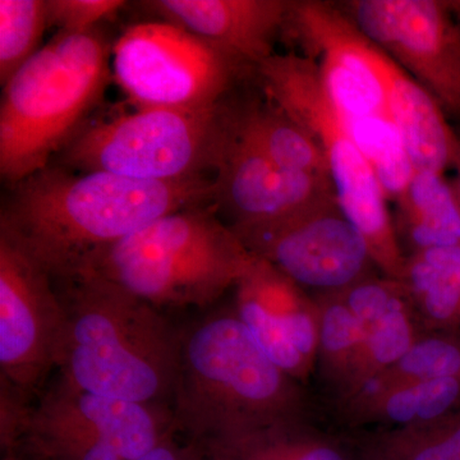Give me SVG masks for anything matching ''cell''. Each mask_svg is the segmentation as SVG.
I'll use <instances>...</instances> for the list:
<instances>
[{
  "label": "cell",
  "mask_w": 460,
  "mask_h": 460,
  "mask_svg": "<svg viewBox=\"0 0 460 460\" xmlns=\"http://www.w3.org/2000/svg\"><path fill=\"white\" fill-rule=\"evenodd\" d=\"M0 232L56 281L165 215L214 201V181H145L107 172L48 168L13 184Z\"/></svg>",
  "instance_id": "cell-1"
},
{
  "label": "cell",
  "mask_w": 460,
  "mask_h": 460,
  "mask_svg": "<svg viewBox=\"0 0 460 460\" xmlns=\"http://www.w3.org/2000/svg\"><path fill=\"white\" fill-rule=\"evenodd\" d=\"M58 283L65 310L58 376L93 394L168 405L181 332L155 305L93 272Z\"/></svg>",
  "instance_id": "cell-2"
},
{
  "label": "cell",
  "mask_w": 460,
  "mask_h": 460,
  "mask_svg": "<svg viewBox=\"0 0 460 460\" xmlns=\"http://www.w3.org/2000/svg\"><path fill=\"white\" fill-rule=\"evenodd\" d=\"M172 411L177 432L201 445L314 413L304 385L263 353L233 305L181 332Z\"/></svg>",
  "instance_id": "cell-3"
},
{
  "label": "cell",
  "mask_w": 460,
  "mask_h": 460,
  "mask_svg": "<svg viewBox=\"0 0 460 460\" xmlns=\"http://www.w3.org/2000/svg\"><path fill=\"white\" fill-rule=\"evenodd\" d=\"M113 45L99 27L58 32L3 86L0 172L12 186L48 168L84 129L111 77Z\"/></svg>",
  "instance_id": "cell-4"
},
{
  "label": "cell",
  "mask_w": 460,
  "mask_h": 460,
  "mask_svg": "<svg viewBox=\"0 0 460 460\" xmlns=\"http://www.w3.org/2000/svg\"><path fill=\"white\" fill-rule=\"evenodd\" d=\"M214 208L165 215L100 251L77 274L93 272L159 310L208 307L235 289L255 260Z\"/></svg>",
  "instance_id": "cell-5"
},
{
  "label": "cell",
  "mask_w": 460,
  "mask_h": 460,
  "mask_svg": "<svg viewBox=\"0 0 460 460\" xmlns=\"http://www.w3.org/2000/svg\"><path fill=\"white\" fill-rule=\"evenodd\" d=\"M256 72L266 98L319 146L328 163L339 205L365 238L377 271L402 281L407 253L396 233L389 201L317 66L302 54H274Z\"/></svg>",
  "instance_id": "cell-6"
},
{
  "label": "cell",
  "mask_w": 460,
  "mask_h": 460,
  "mask_svg": "<svg viewBox=\"0 0 460 460\" xmlns=\"http://www.w3.org/2000/svg\"><path fill=\"white\" fill-rule=\"evenodd\" d=\"M226 133L224 105L142 108L84 128L60 155L65 168L145 181H181L215 169Z\"/></svg>",
  "instance_id": "cell-7"
},
{
  "label": "cell",
  "mask_w": 460,
  "mask_h": 460,
  "mask_svg": "<svg viewBox=\"0 0 460 460\" xmlns=\"http://www.w3.org/2000/svg\"><path fill=\"white\" fill-rule=\"evenodd\" d=\"M175 434L168 405L93 394L58 376L33 402L20 450L38 460H132Z\"/></svg>",
  "instance_id": "cell-8"
},
{
  "label": "cell",
  "mask_w": 460,
  "mask_h": 460,
  "mask_svg": "<svg viewBox=\"0 0 460 460\" xmlns=\"http://www.w3.org/2000/svg\"><path fill=\"white\" fill-rule=\"evenodd\" d=\"M244 68L219 48L169 22L129 27L111 56L115 83L137 109L217 107Z\"/></svg>",
  "instance_id": "cell-9"
},
{
  "label": "cell",
  "mask_w": 460,
  "mask_h": 460,
  "mask_svg": "<svg viewBox=\"0 0 460 460\" xmlns=\"http://www.w3.org/2000/svg\"><path fill=\"white\" fill-rule=\"evenodd\" d=\"M363 35L460 120V29L449 2H338Z\"/></svg>",
  "instance_id": "cell-10"
},
{
  "label": "cell",
  "mask_w": 460,
  "mask_h": 460,
  "mask_svg": "<svg viewBox=\"0 0 460 460\" xmlns=\"http://www.w3.org/2000/svg\"><path fill=\"white\" fill-rule=\"evenodd\" d=\"M63 323L56 280L0 232V377L35 398L56 368Z\"/></svg>",
  "instance_id": "cell-11"
},
{
  "label": "cell",
  "mask_w": 460,
  "mask_h": 460,
  "mask_svg": "<svg viewBox=\"0 0 460 460\" xmlns=\"http://www.w3.org/2000/svg\"><path fill=\"white\" fill-rule=\"evenodd\" d=\"M283 33L298 42L302 56L317 66L330 95L348 118L393 123L389 57L363 35L338 3L290 0Z\"/></svg>",
  "instance_id": "cell-12"
},
{
  "label": "cell",
  "mask_w": 460,
  "mask_h": 460,
  "mask_svg": "<svg viewBox=\"0 0 460 460\" xmlns=\"http://www.w3.org/2000/svg\"><path fill=\"white\" fill-rule=\"evenodd\" d=\"M241 241L311 296L338 295L378 272L365 238L338 199Z\"/></svg>",
  "instance_id": "cell-13"
},
{
  "label": "cell",
  "mask_w": 460,
  "mask_h": 460,
  "mask_svg": "<svg viewBox=\"0 0 460 460\" xmlns=\"http://www.w3.org/2000/svg\"><path fill=\"white\" fill-rule=\"evenodd\" d=\"M214 171V205L232 219L230 228L239 239L337 199L330 178L280 168L239 138L230 128L226 115V133Z\"/></svg>",
  "instance_id": "cell-14"
},
{
  "label": "cell",
  "mask_w": 460,
  "mask_h": 460,
  "mask_svg": "<svg viewBox=\"0 0 460 460\" xmlns=\"http://www.w3.org/2000/svg\"><path fill=\"white\" fill-rule=\"evenodd\" d=\"M146 5L165 22L195 33L256 69L275 54L290 0H155Z\"/></svg>",
  "instance_id": "cell-15"
},
{
  "label": "cell",
  "mask_w": 460,
  "mask_h": 460,
  "mask_svg": "<svg viewBox=\"0 0 460 460\" xmlns=\"http://www.w3.org/2000/svg\"><path fill=\"white\" fill-rule=\"evenodd\" d=\"M339 295L365 332L354 398L392 367L410 349L422 330L402 281L376 272Z\"/></svg>",
  "instance_id": "cell-16"
},
{
  "label": "cell",
  "mask_w": 460,
  "mask_h": 460,
  "mask_svg": "<svg viewBox=\"0 0 460 460\" xmlns=\"http://www.w3.org/2000/svg\"><path fill=\"white\" fill-rule=\"evenodd\" d=\"M460 410V377L371 386L335 408L345 428L376 431L428 425Z\"/></svg>",
  "instance_id": "cell-17"
},
{
  "label": "cell",
  "mask_w": 460,
  "mask_h": 460,
  "mask_svg": "<svg viewBox=\"0 0 460 460\" xmlns=\"http://www.w3.org/2000/svg\"><path fill=\"white\" fill-rule=\"evenodd\" d=\"M389 109L414 171L444 174L458 133L431 95L389 58Z\"/></svg>",
  "instance_id": "cell-18"
},
{
  "label": "cell",
  "mask_w": 460,
  "mask_h": 460,
  "mask_svg": "<svg viewBox=\"0 0 460 460\" xmlns=\"http://www.w3.org/2000/svg\"><path fill=\"white\" fill-rule=\"evenodd\" d=\"M226 115L239 138L280 168L330 178L328 163L319 146L270 99H250L226 107Z\"/></svg>",
  "instance_id": "cell-19"
},
{
  "label": "cell",
  "mask_w": 460,
  "mask_h": 460,
  "mask_svg": "<svg viewBox=\"0 0 460 460\" xmlns=\"http://www.w3.org/2000/svg\"><path fill=\"white\" fill-rule=\"evenodd\" d=\"M395 205L396 233L407 256L460 246V204L444 174L416 172Z\"/></svg>",
  "instance_id": "cell-20"
},
{
  "label": "cell",
  "mask_w": 460,
  "mask_h": 460,
  "mask_svg": "<svg viewBox=\"0 0 460 460\" xmlns=\"http://www.w3.org/2000/svg\"><path fill=\"white\" fill-rule=\"evenodd\" d=\"M202 447L228 460H357L352 441L320 429L313 419L288 420Z\"/></svg>",
  "instance_id": "cell-21"
},
{
  "label": "cell",
  "mask_w": 460,
  "mask_h": 460,
  "mask_svg": "<svg viewBox=\"0 0 460 460\" xmlns=\"http://www.w3.org/2000/svg\"><path fill=\"white\" fill-rule=\"evenodd\" d=\"M402 283L422 332L460 337V246L410 253Z\"/></svg>",
  "instance_id": "cell-22"
},
{
  "label": "cell",
  "mask_w": 460,
  "mask_h": 460,
  "mask_svg": "<svg viewBox=\"0 0 460 460\" xmlns=\"http://www.w3.org/2000/svg\"><path fill=\"white\" fill-rule=\"evenodd\" d=\"M319 308V349L314 374L332 410L352 398L365 332L341 295L313 296Z\"/></svg>",
  "instance_id": "cell-23"
},
{
  "label": "cell",
  "mask_w": 460,
  "mask_h": 460,
  "mask_svg": "<svg viewBox=\"0 0 460 460\" xmlns=\"http://www.w3.org/2000/svg\"><path fill=\"white\" fill-rule=\"evenodd\" d=\"M237 287L259 302L299 354L316 368L320 323L319 308L313 296L257 256Z\"/></svg>",
  "instance_id": "cell-24"
},
{
  "label": "cell",
  "mask_w": 460,
  "mask_h": 460,
  "mask_svg": "<svg viewBox=\"0 0 460 460\" xmlns=\"http://www.w3.org/2000/svg\"><path fill=\"white\" fill-rule=\"evenodd\" d=\"M357 460H460V410L428 425L362 432Z\"/></svg>",
  "instance_id": "cell-25"
},
{
  "label": "cell",
  "mask_w": 460,
  "mask_h": 460,
  "mask_svg": "<svg viewBox=\"0 0 460 460\" xmlns=\"http://www.w3.org/2000/svg\"><path fill=\"white\" fill-rule=\"evenodd\" d=\"M48 22L47 0H0V81L8 83L39 50Z\"/></svg>",
  "instance_id": "cell-26"
},
{
  "label": "cell",
  "mask_w": 460,
  "mask_h": 460,
  "mask_svg": "<svg viewBox=\"0 0 460 460\" xmlns=\"http://www.w3.org/2000/svg\"><path fill=\"white\" fill-rule=\"evenodd\" d=\"M354 138L376 172L387 201L395 202L416 174L395 126L381 119H350Z\"/></svg>",
  "instance_id": "cell-27"
},
{
  "label": "cell",
  "mask_w": 460,
  "mask_h": 460,
  "mask_svg": "<svg viewBox=\"0 0 460 460\" xmlns=\"http://www.w3.org/2000/svg\"><path fill=\"white\" fill-rule=\"evenodd\" d=\"M449 377H460L459 335L422 332L410 349L367 387Z\"/></svg>",
  "instance_id": "cell-28"
},
{
  "label": "cell",
  "mask_w": 460,
  "mask_h": 460,
  "mask_svg": "<svg viewBox=\"0 0 460 460\" xmlns=\"http://www.w3.org/2000/svg\"><path fill=\"white\" fill-rule=\"evenodd\" d=\"M234 292L233 308L263 353L280 370L305 385L308 378L314 374L313 366L299 354L295 345L290 343L284 330L263 310L252 296L239 287H235Z\"/></svg>",
  "instance_id": "cell-29"
},
{
  "label": "cell",
  "mask_w": 460,
  "mask_h": 460,
  "mask_svg": "<svg viewBox=\"0 0 460 460\" xmlns=\"http://www.w3.org/2000/svg\"><path fill=\"white\" fill-rule=\"evenodd\" d=\"M48 22L58 32L78 33L95 29L102 20L127 4L122 0H47Z\"/></svg>",
  "instance_id": "cell-30"
},
{
  "label": "cell",
  "mask_w": 460,
  "mask_h": 460,
  "mask_svg": "<svg viewBox=\"0 0 460 460\" xmlns=\"http://www.w3.org/2000/svg\"><path fill=\"white\" fill-rule=\"evenodd\" d=\"M32 407L31 396L0 377V443L5 456H13L20 450Z\"/></svg>",
  "instance_id": "cell-31"
},
{
  "label": "cell",
  "mask_w": 460,
  "mask_h": 460,
  "mask_svg": "<svg viewBox=\"0 0 460 460\" xmlns=\"http://www.w3.org/2000/svg\"><path fill=\"white\" fill-rule=\"evenodd\" d=\"M187 445L181 447L175 443L174 435L169 436L164 441L156 445L150 452L132 460H183Z\"/></svg>",
  "instance_id": "cell-32"
},
{
  "label": "cell",
  "mask_w": 460,
  "mask_h": 460,
  "mask_svg": "<svg viewBox=\"0 0 460 460\" xmlns=\"http://www.w3.org/2000/svg\"><path fill=\"white\" fill-rule=\"evenodd\" d=\"M454 171H456V177H454L453 181H450L452 183V187L454 192H456V199H458L460 204V136L458 135V140H456V151H454L452 166Z\"/></svg>",
  "instance_id": "cell-33"
},
{
  "label": "cell",
  "mask_w": 460,
  "mask_h": 460,
  "mask_svg": "<svg viewBox=\"0 0 460 460\" xmlns=\"http://www.w3.org/2000/svg\"><path fill=\"white\" fill-rule=\"evenodd\" d=\"M183 460H206V452L201 444L189 441Z\"/></svg>",
  "instance_id": "cell-34"
},
{
  "label": "cell",
  "mask_w": 460,
  "mask_h": 460,
  "mask_svg": "<svg viewBox=\"0 0 460 460\" xmlns=\"http://www.w3.org/2000/svg\"><path fill=\"white\" fill-rule=\"evenodd\" d=\"M449 5L460 29V0H453V2H449Z\"/></svg>",
  "instance_id": "cell-35"
},
{
  "label": "cell",
  "mask_w": 460,
  "mask_h": 460,
  "mask_svg": "<svg viewBox=\"0 0 460 460\" xmlns=\"http://www.w3.org/2000/svg\"><path fill=\"white\" fill-rule=\"evenodd\" d=\"M3 460H36L31 458V456H27L25 454H13V456H4Z\"/></svg>",
  "instance_id": "cell-36"
},
{
  "label": "cell",
  "mask_w": 460,
  "mask_h": 460,
  "mask_svg": "<svg viewBox=\"0 0 460 460\" xmlns=\"http://www.w3.org/2000/svg\"><path fill=\"white\" fill-rule=\"evenodd\" d=\"M206 452V450H205ZM206 460H228L223 456H217V454L206 452Z\"/></svg>",
  "instance_id": "cell-37"
}]
</instances>
